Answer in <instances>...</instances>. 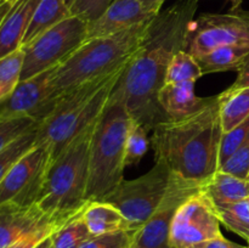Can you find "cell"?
Segmentation results:
<instances>
[{"label":"cell","mask_w":249,"mask_h":248,"mask_svg":"<svg viewBox=\"0 0 249 248\" xmlns=\"http://www.w3.org/2000/svg\"><path fill=\"white\" fill-rule=\"evenodd\" d=\"M199 0H178L151 21L140 49L129 61L109 99L122 102L134 122L152 131L169 121L158 104L173 56L185 50Z\"/></svg>","instance_id":"1"},{"label":"cell","mask_w":249,"mask_h":248,"mask_svg":"<svg viewBox=\"0 0 249 248\" xmlns=\"http://www.w3.org/2000/svg\"><path fill=\"white\" fill-rule=\"evenodd\" d=\"M223 138L218 96L196 113L158 124L151 145L156 160L164 163L173 174L203 185L219 170Z\"/></svg>","instance_id":"2"},{"label":"cell","mask_w":249,"mask_h":248,"mask_svg":"<svg viewBox=\"0 0 249 248\" xmlns=\"http://www.w3.org/2000/svg\"><path fill=\"white\" fill-rule=\"evenodd\" d=\"M151 21L112 35L87 39L56 67L51 79L53 99L58 102L80 85L128 65L140 49Z\"/></svg>","instance_id":"3"},{"label":"cell","mask_w":249,"mask_h":248,"mask_svg":"<svg viewBox=\"0 0 249 248\" xmlns=\"http://www.w3.org/2000/svg\"><path fill=\"white\" fill-rule=\"evenodd\" d=\"M125 67L85 83L68 92L58 100L50 116L39 123L36 143L48 146L51 162L71 141L99 119Z\"/></svg>","instance_id":"4"},{"label":"cell","mask_w":249,"mask_h":248,"mask_svg":"<svg viewBox=\"0 0 249 248\" xmlns=\"http://www.w3.org/2000/svg\"><path fill=\"white\" fill-rule=\"evenodd\" d=\"M95 123L71 141L50 163L36 206L53 220L70 221L83 213L89 203V151Z\"/></svg>","instance_id":"5"},{"label":"cell","mask_w":249,"mask_h":248,"mask_svg":"<svg viewBox=\"0 0 249 248\" xmlns=\"http://www.w3.org/2000/svg\"><path fill=\"white\" fill-rule=\"evenodd\" d=\"M133 118L122 102L108 100L90 140L87 199L100 201L123 181L125 143Z\"/></svg>","instance_id":"6"},{"label":"cell","mask_w":249,"mask_h":248,"mask_svg":"<svg viewBox=\"0 0 249 248\" xmlns=\"http://www.w3.org/2000/svg\"><path fill=\"white\" fill-rule=\"evenodd\" d=\"M172 180V172L164 163L156 160L152 169L146 174L129 181H122L116 189L100 201L116 207L125 220L129 229L138 231L151 218Z\"/></svg>","instance_id":"7"},{"label":"cell","mask_w":249,"mask_h":248,"mask_svg":"<svg viewBox=\"0 0 249 248\" xmlns=\"http://www.w3.org/2000/svg\"><path fill=\"white\" fill-rule=\"evenodd\" d=\"M88 23L71 16L46 29L22 46L24 53L21 82L56 67L87 40Z\"/></svg>","instance_id":"8"},{"label":"cell","mask_w":249,"mask_h":248,"mask_svg":"<svg viewBox=\"0 0 249 248\" xmlns=\"http://www.w3.org/2000/svg\"><path fill=\"white\" fill-rule=\"evenodd\" d=\"M249 46V12L236 10L228 14H203L194 18L187 31L185 51L194 57L216 48Z\"/></svg>","instance_id":"9"},{"label":"cell","mask_w":249,"mask_h":248,"mask_svg":"<svg viewBox=\"0 0 249 248\" xmlns=\"http://www.w3.org/2000/svg\"><path fill=\"white\" fill-rule=\"evenodd\" d=\"M51 163L50 150L36 143L0 182V206L29 207L38 202Z\"/></svg>","instance_id":"10"},{"label":"cell","mask_w":249,"mask_h":248,"mask_svg":"<svg viewBox=\"0 0 249 248\" xmlns=\"http://www.w3.org/2000/svg\"><path fill=\"white\" fill-rule=\"evenodd\" d=\"M221 235L214 204L201 189L178 209L170 228V248H192Z\"/></svg>","instance_id":"11"},{"label":"cell","mask_w":249,"mask_h":248,"mask_svg":"<svg viewBox=\"0 0 249 248\" xmlns=\"http://www.w3.org/2000/svg\"><path fill=\"white\" fill-rule=\"evenodd\" d=\"M201 189L198 182L185 180L172 173L167 194L151 218L136 231L130 248H170V228L178 209Z\"/></svg>","instance_id":"12"},{"label":"cell","mask_w":249,"mask_h":248,"mask_svg":"<svg viewBox=\"0 0 249 248\" xmlns=\"http://www.w3.org/2000/svg\"><path fill=\"white\" fill-rule=\"evenodd\" d=\"M56 67L19 82L15 91L0 104V119L31 117L41 123L48 118L57 105L51 88Z\"/></svg>","instance_id":"13"},{"label":"cell","mask_w":249,"mask_h":248,"mask_svg":"<svg viewBox=\"0 0 249 248\" xmlns=\"http://www.w3.org/2000/svg\"><path fill=\"white\" fill-rule=\"evenodd\" d=\"M162 9L139 0H113L106 11L88 24L87 39L112 35L155 18Z\"/></svg>","instance_id":"14"},{"label":"cell","mask_w":249,"mask_h":248,"mask_svg":"<svg viewBox=\"0 0 249 248\" xmlns=\"http://www.w3.org/2000/svg\"><path fill=\"white\" fill-rule=\"evenodd\" d=\"M67 223L49 218L36 204L29 207L0 206V248H7L38 229Z\"/></svg>","instance_id":"15"},{"label":"cell","mask_w":249,"mask_h":248,"mask_svg":"<svg viewBox=\"0 0 249 248\" xmlns=\"http://www.w3.org/2000/svg\"><path fill=\"white\" fill-rule=\"evenodd\" d=\"M195 84L196 82H180L164 84L160 88L158 92V104L169 121L191 116L213 100L214 96H197Z\"/></svg>","instance_id":"16"},{"label":"cell","mask_w":249,"mask_h":248,"mask_svg":"<svg viewBox=\"0 0 249 248\" xmlns=\"http://www.w3.org/2000/svg\"><path fill=\"white\" fill-rule=\"evenodd\" d=\"M40 0H19L0 22V58L22 48L34 11Z\"/></svg>","instance_id":"17"},{"label":"cell","mask_w":249,"mask_h":248,"mask_svg":"<svg viewBox=\"0 0 249 248\" xmlns=\"http://www.w3.org/2000/svg\"><path fill=\"white\" fill-rule=\"evenodd\" d=\"M202 191L214 206L249 198V180L218 170L202 185Z\"/></svg>","instance_id":"18"},{"label":"cell","mask_w":249,"mask_h":248,"mask_svg":"<svg viewBox=\"0 0 249 248\" xmlns=\"http://www.w3.org/2000/svg\"><path fill=\"white\" fill-rule=\"evenodd\" d=\"M82 218L91 236L130 230L123 214L116 207L104 201L89 202L83 211Z\"/></svg>","instance_id":"19"},{"label":"cell","mask_w":249,"mask_h":248,"mask_svg":"<svg viewBox=\"0 0 249 248\" xmlns=\"http://www.w3.org/2000/svg\"><path fill=\"white\" fill-rule=\"evenodd\" d=\"M223 134L229 133L249 117V87H230L218 95Z\"/></svg>","instance_id":"20"},{"label":"cell","mask_w":249,"mask_h":248,"mask_svg":"<svg viewBox=\"0 0 249 248\" xmlns=\"http://www.w3.org/2000/svg\"><path fill=\"white\" fill-rule=\"evenodd\" d=\"M199 67L204 74L209 73L238 71L248 62V45H230L216 48L209 53L196 57Z\"/></svg>","instance_id":"21"},{"label":"cell","mask_w":249,"mask_h":248,"mask_svg":"<svg viewBox=\"0 0 249 248\" xmlns=\"http://www.w3.org/2000/svg\"><path fill=\"white\" fill-rule=\"evenodd\" d=\"M72 0H40L34 11L22 46L31 43L39 34L71 17Z\"/></svg>","instance_id":"22"},{"label":"cell","mask_w":249,"mask_h":248,"mask_svg":"<svg viewBox=\"0 0 249 248\" xmlns=\"http://www.w3.org/2000/svg\"><path fill=\"white\" fill-rule=\"evenodd\" d=\"M214 208L220 224L249 242V198Z\"/></svg>","instance_id":"23"},{"label":"cell","mask_w":249,"mask_h":248,"mask_svg":"<svg viewBox=\"0 0 249 248\" xmlns=\"http://www.w3.org/2000/svg\"><path fill=\"white\" fill-rule=\"evenodd\" d=\"M23 58L22 48L0 58V104L15 91L21 82Z\"/></svg>","instance_id":"24"},{"label":"cell","mask_w":249,"mask_h":248,"mask_svg":"<svg viewBox=\"0 0 249 248\" xmlns=\"http://www.w3.org/2000/svg\"><path fill=\"white\" fill-rule=\"evenodd\" d=\"M203 75L196 57L185 50H179L168 67L164 84L180 82H196Z\"/></svg>","instance_id":"25"},{"label":"cell","mask_w":249,"mask_h":248,"mask_svg":"<svg viewBox=\"0 0 249 248\" xmlns=\"http://www.w3.org/2000/svg\"><path fill=\"white\" fill-rule=\"evenodd\" d=\"M36 129L27 131L0 151V182L15 164L36 145Z\"/></svg>","instance_id":"26"},{"label":"cell","mask_w":249,"mask_h":248,"mask_svg":"<svg viewBox=\"0 0 249 248\" xmlns=\"http://www.w3.org/2000/svg\"><path fill=\"white\" fill-rule=\"evenodd\" d=\"M90 237L92 236L80 213L53 233V248H79Z\"/></svg>","instance_id":"27"},{"label":"cell","mask_w":249,"mask_h":248,"mask_svg":"<svg viewBox=\"0 0 249 248\" xmlns=\"http://www.w3.org/2000/svg\"><path fill=\"white\" fill-rule=\"evenodd\" d=\"M151 145V139H148V131L133 121L129 129L128 138L125 143V165H138L147 153Z\"/></svg>","instance_id":"28"},{"label":"cell","mask_w":249,"mask_h":248,"mask_svg":"<svg viewBox=\"0 0 249 248\" xmlns=\"http://www.w3.org/2000/svg\"><path fill=\"white\" fill-rule=\"evenodd\" d=\"M38 125L39 122L31 117H14V118L0 119V151L4 150L17 138L36 128Z\"/></svg>","instance_id":"29"},{"label":"cell","mask_w":249,"mask_h":248,"mask_svg":"<svg viewBox=\"0 0 249 248\" xmlns=\"http://www.w3.org/2000/svg\"><path fill=\"white\" fill-rule=\"evenodd\" d=\"M136 231L121 230L101 236H92L79 248H130Z\"/></svg>","instance_id":"30"},{"label":"cell","mask_w":249,"mask_h":248,"mask_svg":"<svg viewBox=\"0 0 249 248\" xmlns=\"http://www.w3.org/2000/svg\"><path fill=\"white\" fill-rule=\"evenodd\" d=\"M113 0H72L71 16L78 17L88 24L99 18Z\"/></svg>","instance_id":"31"},{"label":"cell","mask_w":249,"mask_h":248,"mask_svg":"<svg viewBox=\"0 0 249 248\" xmlns=\"http://www.w3.org/2000/svg\"><path fill=\"white\" fill-rule=\"evenodd\" d=\"M221 172L248 179L249 175V134L236 152L219 168Z\"/></svg>","instance_id":"32"},{"label":"cell","mask_w":249,"mask_h":248,"mask_svg":"<svg viewBox=\"0 0 249 248\" xmlns=\"http://www.w3.org/2000/svg\"><path fill=\"white\" fill-rule=\"evenodd\" d=\"M63 225H66V224H53V225L38 229V230L17 240L16 242L10 245L7 248H36L39 243L43 242L46 237L55 233L57 230H60Z\"/></svg>","instance_id":"33"},{"label":"cell","mask_w":249,"mask_h":248,"mask_svg":"<svg viewBox=\"0 0 249 248\" xmlns=\"http://www.w3.org/2000/svg\"><path fill=\"white\" fill-rule=\"evenodd\" d=\"M192 248H249V247L248 246H242V245H238V243L232 242V241L228 240V238H225L223 235H221L215 238H212V240L198 243V245L194 246Z\"/></svg>","instance_id":"34"},{"label":"cell","mask_w":249,"mask_h":248,"mask_svg":"<svg viewBox=\"0 0 249 248\" xmlns=\"http://www.w3.org/2000/svg\"><path fill=\"white\" fill-rule=\"evenodd\" d=\"M238 75L233 84L231 87L240 88V87H249V60L248 62L238 71Z\"/></svg>","instance_id":"35"},{"label":"cell","mask_w":249,"mask_h":248,"mask_svg":"<svg viewBox=\"0 0 249 248\" xmlns=\"http://www.w3.org/2000/svg\"><path fill=\"white\" fill-rule=\"evenodd\" d=\"M11 9H12L11 5L5 4V2L0 1V22L2 21V18H4V17L6 16L7 12H9Z\"/></svg>","instance_id":"36"},{"label":"cell","mask_w":249,"mask_h":248,"mask_svg":"<svg viewBox=\"0 0 249 248\" xmlns=\"http://www.w3.org/2000/svg\"><path fill=\"white\" fill-rule=\"evenodd\" d=\"M53 235L46 237L43 242L39 243L36 248H53Z\"/></svg>","instance_id":"37"},{"label":"cell","mask_w":249,"mask_h":248,"mask_svg":"<svg viewBox=\"0 0 249 248\" xmlns=\"http://www.w3.org/2000/svg\"><path fill=\"white\" fill-rule=\"evenodd\" d=\"M139 1L146 2V4L153 5V6H157V7H160V9H162L163 4H164L167 0H139Z\"/></svg>","instance_id":"38"},{"label":"cell","mask_w":249,"mask_h":248,"mask_svg":"<svg viewBox=\"0 0 249 248\" xmlns=\"http://www.w3.org/2000/svg\"><path fill=\"white\" fill-rule=\"evenodd\" d=\"M229 1L232 4L231 11H236V10H240V7H241V5H242L243 0H229Z\"/></svg>","instance_id":"39"},{"label":"cell","mask_w":249,"mask_h":248,"mask_svg":"<svg viewBox=\"0 0 249 248\" xmlns=\"http://www.w3.org/2000/svg\"><path fill=\"white\" fill-rule=\"evenodd\" d=\"M1 2H5V4H9L11 5V6H14V5H16L17 2L19 1V0H0Z\"/></svg>","instance_id":"40"},{"label":"cell","mask_w":249,"mask_h":248,"mask_svg":"<svg viewBox=\"0 0 249 248\" xmlns=\"http://www.w3.org/2000/svg\"><path fill=\"white\" fill-rule=\"evenodd\" d=\"M248 180H249V175H248Z\"/></svg>","instance_id":"41"},{"label":"cell","mask_w":249,"mask_h":248,"mask_svg":"<svg viewBox=\"0 0 249 248\" xmlns=\"http://www.w3.org/2000/svg\"><path fill=\"white\" fill-rule=\"evenodd\" d=\"M248 247H249V242H248Z\"/></svg>","instance_id":"42"}]
</instances>
